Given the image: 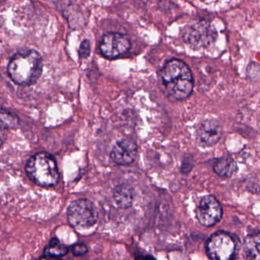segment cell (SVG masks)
Instances as JSON below:
<instances>
[{"instance_id":"obj_9","label":"cell","mask_w":260,"mask_h":260,"mask_svg":"<svg viewBox=\"0 0 260 260\" xmlns=\"http://www.w3.org/2000/svg\"><path fill=\"white\" fill-rule=\"evenodd\" d=\"M138 151V145L134 140L122 138L117 141L112 147L110 157L118 165L128 166L135 162Z\"/></svg>"},{"instance_id":"obj_4","label":"cell","mask_w":260,"mask_h":260,"mask_svg":"<svg viewBox=\"0 0 260 260\" xmlns=\"http://www.w3.org/2000/svg\"><path fill=\"white\" fill-rule=\"evenodd\" d=\"M67 216L70 224L77 229H89L98 220L99 213L96 206L87 199H78L73 201L68 208Z\"/></svg>"},{"instance_id":"obj_11","label":"cell","mask_w":260,"mask_h":260,"mask_svg":"<svg viewBox=\"0 0 260 260\" xmlns=\"http://www.w3.org/2000/svg\"><path fill=\"white\" fill-rule=\"evenodd\" d=\"M113 199L118 208L127 209L133 204L135 190L125 184L117 185L114 189Z\"/></svg>"},{"instance_id":"obj_13","label":"cell","mask_w":260,"mask_h":260,"mask_svg":"<svg viewBox=\"0 0 260 260\" xmlns=\"http://www.w3.org/2000/svg\"><path fill=\"white\" fill-rule=\"evenodd\" d=\"M214 173L222 178H230L237 173L238 167L237 162L230 156H223L214 162L213 166Z\"/></svg>"},{"instance_id":"obj_3","label":"cell","mask_w":260,"mask_h":260,"mask_svg":"<svg viewBox=\"0 0 260 260\" xmlns=\"http://www.w3.org/2000/svg\"><path fill=\"white\" fill-rule=\"evenodd\" d=\"M25 170L28 178L39 186H55L60 180L57 160L48 152H39L31 156L25 164Z\"/></svg>"},{"instance_id":"obj_14","label":"cell","mask_w":260,"mask_h":260,"mask_svg":"<svg viewBox=\"0 0 260 260\" xmlns=\"http://www.w3.org/2000/svg\"><path fill=\"white\" fill-rule=\"evenodd\" d=\"M69 252V247L61 243L57 237L50 240L48 246L45 248L44 254L41 258H60Z\"/></svg>"},{"instance_id":"obj_8","label":"cell","mask_w":260,"mask_h":260,"mask_svg":"<svg viewBox=\"0 0 260 260\" xmlns=\"http://www.w3.org/2000/svg\"><path fill=\"white\" fill-rule=\"evenodd\" d=\"M184 38L191 48H202L212 43L215 39V33L209 24L205 22H198L189 26Z\"/></svg>"},{"instance_id":"obj_5","label":"cell","mask_w":260,"mask_h":260,"mask_svg":"<svg viewBox=\"0 0 260 260\" xmlns=\"http://www.w3.org/2000/svg\"><path fill=\"white\" fill-rule=\"evenodd\" d=\"M236 243L232 236L224 231L214 233L205 246L207 255L211 259L228 260L234 258Z\"/></svg>"},{"instance_id":"obj_6","label":"cell","mask_w":260,"mask_h":260,"mask_svg":"<svg viewBox=\"0 0 260 260\" xmlns=\"http://www.w3.org/2000/svg\"><path fill=\"white\" fill-rule=\"evenodd\" d=\"M131 48L132 43L129 38L118 32L106 33L100 39L99 45L102 55L109 60L124 55L128 52Z\"/></svg>"},{"instance_id":"obj_15","label":"cell","mask_w":260,"mask_h":260,"mask_svg":"<svg viewBox=\"0 0 260 260\" xmlns=\"http://www.w3.org/2000/svg\"><path fill=\"white\" fill-rule=\"evenodd\" d=\"M19 118L16 114L2 108L1 109V128L2 131L8 130L17 127Z\"/></svg>"},{"instance_id":"obj_7","label":"cell","mask_w":260,"mask_h":260,"mask_svg":"<svg viewBox=\"0 0 260 260\" xmlns=\"http://www.w3.org/2000/svg\"><path fill=\"white\" fill-rule=\"evenodd\" d=\"M223 209L217 199L213 196L202 198L196 210V217L202 226L210 228L221 220Z\"/></svg>"},{"instance_id":"obj_2","label":"cell","mask_w":260,"mask_h":260,"mask_svg":"<svg viewBox=\"0 0 260 260\" xmlns=\"http://www.w3.org/2000/svg\"><path fill=\"white\" fill-rule=\"evenodd\" d=\"M43 72V60L38 51L22 50L9 62L7 73L12 81L19 86H30L37 83Z\"/></svg>"},{"instance_id":"obj_16","label":"cell","mask_w":260,"mask_h":260,"mask_svg":"<svg viewBox=\"0 0 260 260\" xmlns=\"http://www.w3.org/2000/svg\"><path fill=\"white\" fill-rule=\"evenodd\" d=\"M71 251L74 256H82L87 253L89 248L84 243H76L71 246Z\"/></svg>"},{"instance_id":"obj_10","label":"cell","mask_w":260,"mask_h":260,"mask_svg":"<svg viewBox=\"0 0 260 260\" xmlns=\"http://www.w3.org/2000/svg\"><path fill=\"white\" fill-rule=\"evenodd\" d=\"M223 135L221 124L216 119H206L200 123L196 132L197 142L202 147H211L217 144Z\"/></svg>"},{"instance_id":"obj_17","label":"cell","mask_w":260,"mask_h":260,"mask_svg":"<svg viewBox=\"0 0 260 260\" xmlns=\"http://www.w3.org/2000/svg\"><path fill=\"white\" fill-rule=\"evenodd\" d=\"M91 53V45L90 42L87 39H85L80 44V48H79V56L80 58H87Z\"/></svg>"},{"instance_id":"obj_1","label":"cell","mask_w":260,"mask_h":260,"mask_svg":"<svg viewBox=\"0 0 260 260\" xmlns=\"http://www.w3.org/2000/svg\"><path fill=\"white\" fill-rule=\"evenodd\" d=\"M159 77L166 92L174 100H184L192 93L194 79L188 65L179 59H172L164 64Z\"/></svg>"},{"instance_id":"obj_12","label":"cell","mask_w":260,"mask_h":260,"mask_svg":"<svg viewBox=\"0 0 260 260\" xmlns=\"http://www.w3.org/2000/svg\"><path fill=\"white\" fill-rule=\"evenodd\" d=\"M243 255L247 259L260 260V231L249 234L245 238Z\"/></svg>"}]
</instances>
